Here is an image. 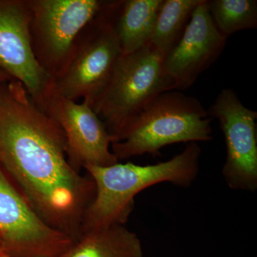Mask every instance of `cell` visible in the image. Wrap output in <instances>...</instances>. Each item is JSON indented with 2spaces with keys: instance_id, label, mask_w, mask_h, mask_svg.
Returning a JSON list of instances; mask_svg holds the SVG:
<instances>
[{
  "instance_id": "6da1fadb",
  "label": "cell",
  "mask_w": 257,
  "mask_h": 257,
  "mask_svg": "<svg viewBox=\"0 0 257 257\" xmlns=\"http://www.w3.org/2000/svg\"><path fill=\"white\" fill-rule=\"evenodd\" d=\"M60 126L18 80L0 82V167L42 220L77 241L94 181L69 163Z\"/></svg>"
},
{
  "instance_id": "7a4b0ae2",
  "label": "cell",
  "mask_w": 257,
  "mask_h": 257,
  "mask_svg": "<svg viewBox=\"0 0 257 257\" xmlns=\"http://www.w3.org/2000/svg\"><path fill=\"white\" fill-rule=\"evenodd\" d=\"M201 153L198 144L192 143L171 160L156 165L117 162L108 167L84 166L95 184L96 193L84 214L82 234L89 230L124 225L135 208V197L148 187L162 182L190 187L199 174Z\"/></svg>"
},
{
  "instance_id": "3957f363",
  "label": "cell",
  "mask_w": 257,
  "mask_h": 257,
  "mask_svg": "<svg viewBox=\"0 0 257 257\" xmlns=\"http://www.w3.org/2000/svg\"><path fill=\"white\" fill-rule=\"evenodd\" d=\"M211 118L199 99L179 91L161 93L150 101L111 150L118 160L149 154L176 143L210 141Z\"/></svg>"
},
{
  "instance_id": "277c9868",
  "label": "cell",
  "mask_w": 257,
  "mask_h": 257,
  "mask_svg": "<svg viewBox=\"0 0 257 257\" xmlns=\"http://www.w3.org/2000/svg\"><path fill=\"white\" fill-rule=\"evenodd\" d=\"M164 59L150 44L119 57L105 89L92 104L112 143L119 141L150 101L167 92Z\"/></svg>"
},
{
  "instance_id": "5b68a950",
  "label": "cell",
  "mask_w": 257,
  "mask_h": 257,
  "mask_svg": "<svg viewBox=\"0 0 257 257\" xmlns=\"http://www.w3.org/2000/svg\"><path fill=\"white\" fill-rule=\"evenodd\" d=\"M118 3L105 1L81 32L65 67L54 80V92L71 100L82 98L92 107L122 55L114 25Z\"/></svg>"
},
{
  "instance_id": "8992f818",
  "label": "cell",
  "mask_w": 257,
  "mask_h": 257,
  "mask_svg": "<svg viewBox=\"0 0 257 257\" xmlns=\"http://www.w3.org/2000/svg\"><path fill=\"white\" fill-rule=\"evenodd\" d=\"M30 33L37 60L54 80L68 62L77 38L97 15L101 0H29Z\"/></svg>"
},
{
  "instance_id": "52a82bcc",
  "label": "cell",
  "mask_w": 257,
  "mask_h": 257,
  "mask_svg": "<svg viewBox=\"0 0 257 257\" xmlns=\"http://www.w3.org/2000/svg\"><path fill=\"white\" fill-rule=\"evenodd\" d=\"M0 237L12 257H64L76 243L42 220L1 167Z\"/></svg>"
},
{
  "instance_id": "ba28073f",
  "label": "cell",
  "mask_w": 257,
  "mask_h": 257,
  "mask_svg": "<svg viewBox=\"0 0 257 257\" xmlns=\"http://www.w3.org/2000/svg\"><path fill=\"white\" fill-rule=\"evenodd\" d=\"M29 0H0V68L25 87L34 104L46 113L54 79L32 50Z\"/></svg>"
},
{
  "instance_id": "9c48e42d",
  "label": "cell",
  "mask_w": 257,
  "mask_h": 257,
  "mask_svg": "<svg viewBox=\"0 0 257 257\" xmlns=\"http://www.w3.org/2000/svg\"><path fill=\"white\" fill-rule=\"evenodd\" d=\"M224 134L226 157L222 174L229 188L257 189V112L246 107L231 89H224L207 110Z\"/></svg>"
},
{
  "instance_id": "30bf717a",
  "label": "cell",
  "mask_w": 257,
  "mask_h": 257,
  "mask_svg": "<svg viewBox=\"0 0 257 257\" xmlns=\"http://www.w3.org/2000/svg\"><path fill=\"white\" fill-rule=\"evenodd\" d=\"M46 113L63 132L67 159L74 170L119 162L111 152L112 138L105 124L87 101L77 103L54 92Z\"/></svg>"
},
{
  "instance_id": "8fae6325",
  "label": "cell",
  "mask_w": 257,
  "mask_h": 257,
  "mask_svg": "<svg viewBox=\"0 0 257 257\" xmlns=\"http://www.w3.org/2000/svg\"><path fill=\"white\" fill-rule=\"evenodd\" d=\"M226 40L211 19L207 0H201L180 40L164 59L167 92L190 87L220 57Z\"/></svg>"
},
{
  "instance_id": "7c38bea8",
  "label": "cell",
  "mask_w": 257,
  "mask_h": 257,
  "mask_svg": "<svg viewBox=\"0 0 257 257\" xmlns=\"http://www.w3.org/2000/svg\"><path fill=\"white\" fill-rule=\"evenodd\" d=\"M163 0H119L115 29L122 55L133 53L150 42Z\"/></svg>"
},
{
  "instance_id": "4fadbf2b",
  "label": "cell",
  "mask_w": 257,
  "mask_h": 257,
  "mask_svg": "<svg viewBox=\"0 0 257 257\" xmlns=\"http://www.w3.org/2000/svg\"><path fill=\"white\" fill-rule=\"evenodd\" d=\"M64 257H143V248L137 234L116 224L83 233Z\"/></svg>"
},
{
  "instance_id": "5bb4252c",
  "label": "cell",
  "mask_w": 257,
  "mask_h": 257,
  "mask_svg": "<svg viewBox=\"0 0 257 257\" xmlns=\"http://www.w3.org/2000/svg\"><path fill=\"white\" fill-rule=\"evenodd\" d=\"M200 2L163 0L148 44L165 57L180 40Z\"/></svg>"
},
{
  "instance_id": "9a60e30c",
  "label": "cell",
  "mask_w": 257,
  "mask_h": 257,
  "mask_svg": "<svg viewBox=\"0 0 257 257\" xmlns=\"http://www.w3.org/2000/svg\"><path fill=\"white\" fill-rule=\"evenodd\" d=\"M208 8L214 25L225 37L257 28L256 0H211Z\"/></svg>"
},
{
  "instance_id": "2e32d148",
  "label": "cell",
  "mask_w": 257,
  "mask_h": 257,
  "mask_svg": "<svg viewBox=\"0 0 257 257\" xmlns=\"http://www.w3.org/2000/svg\"><path fill=\"white\" fill-rule=\"evenodd\" d=\"M10 79H12L11 77L4 70L0 68V82H5V81Z\"/></svg>"
},
{
  "instance_id": "e0dca14e",
  "label": "cell",
  "mask_w": 257,
  "mask_h": 257,
  "mask_svg": "<svg viewBox=\"0 0 257 257\" xmlns=\"http://www.w3.org/2000/svg\"><path fill=\"white\" fill-rule=\"evenodd\" d=\"M2 255H5V253L4 244H3V240H2L1 237H0V256H2Z\"/></svg>"
},
{
  "instance_id": "ac0fdd59",
  "label": "cell",
  "mask_w": 257,
  "mask_h": 257,
  "mask_svg": "<svg viewBox=\"0 0 257 257\" xmlns=\"http://www.w3.org/2000/svg\"><path fill=\"white\" fill-rule=\"evenodd\" d=\"M0 257H12V256H8V255H2V256H0Z\"/></svg>"
}]
</instances>
